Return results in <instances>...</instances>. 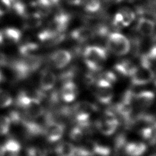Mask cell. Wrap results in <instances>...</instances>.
<instances>
[{
	"instance_id": "25",
	"label": "cell",
	"mask_w": 156,
	"mask_h": 156,
	"mask_svg": "<svg viewBox=\"0 0 156 156\" xmlns=\"http://www.w3.org/2000/svg\"><path fill=\"white\" fill-rule=\"evenodd\" d=\"M127 143V138L124 134L121 133L117 135L114 140V152L119 154L121 151H124Z\"/></svg>"
},
{
	"instance_id": "34",
	"label": "cell",
	"mask_w": 156,
	"mask_h": 156,
	"mask_svg": "<svg viewBox=\"0 0 156 156\" xmlns=\"http://www.w3.org/2000/svg\"><path fill=\"white\" fill-rule=\"evenodd\" d=\"M83 81L85 85L90 86L96 82V77L93 75V73H88L85 75Z\"/></svg>"
},
{
	"instance_id": "42",
	"label": "cell",
	"mask_w": 156,
	"mask_h": 156,
	"mask_svg": "<svg viewBox=\"0 0 156 156\" xmlns=\"http://www.w3.org/2000/svg\"><path fill=\"white\" fill-rule=\"evenodd\" d=\"M129 1H135V0H129Z\"/></svg>"
},
{
	"instance_id": "1",
	"label": "cell",
	"mask_w": 156,
	"mask_h": 156,
	"mask_svg": "<svg viewBox=\"0 0 156 156\" xmlns=\"http://www.w3.org/2000/svg\"><path fill=\"white\" fill-rule=\"evenodd\" d=\"M41 63V57L35 55L15 60L9 64L16 77L19 80H23L36 71Z\"/></svg>"
},
{
	"instance_id": "8",
	"label": "cell",
	"mask_w": 156,
	"mask_h": 156,
	"mask_svg": "<svg viewBox=\"0 0 156 156\" xmlns=\"http://www.w3.org/2000/svg\"><path fill=\"white\" fill-rule=\"evenodd\" d=\"M70 19L69 14L63 11H59L49 21L46 29L55 34H63L68 26Z\"/></svg>"
},
{
	"instance_id": "13",
	"label": "cell",
	"mask_w": 156,
	"mask_h": 156,
	"mask_svg": "<svg viewBox=\"0 0 156 156\" xmlns=\"http://www.w3.org/2000/svg\"><path fill=\"white\" fill-rule=\"evenodd\" d=\"M56 80V76L52 71L48 69L43 70L40 77V90L44 92L51 90L54 87Z\"/></svg>"
},
{
	"instance_id": "7",
	"label": "cell",
	"mask_w": 156,
	"mask_h": 156,
	"mask_svg": "<svg viewBox=\"0 0 156 156\" xmlns=\"http://www.w3.org/2000/svg\"><path fill=\"white\" fill-rule=\"evenodd\" d=\"M154 74L151 68L139 66H135L130 77L133 85H144L149 83L154 78Z\"/></svg>"
},
{
	"instance_id": "17",
	"label": "cell",
	"mask_w": 156,
	"mask_h": 156,
	"mask_svg": "<svg viewBox=\"0 0 156 156\" xmlns=\"http://www.w3.org/2000/svg\"><path fill=\"white\" fill-rule=\"evenodd\" d=\"M146 144L141 142L127 143L124 152L128 156H141L146 151Z\"/></svg>"
},
{
	"instance_id": "16",
	"label": "cell",
	"mask_w": 156,
	"mask_h": 156,
	"mask_svg": "<svg viewBox=\"0 0 156 156\" xmlns=\"http://www.w3.org/2000/svg\"><path fill=\"white\" fill-rule=\"evenodd\" d=\"M154 100V94L149 90H144L135 94L134 102L139 107L145 108L150 107Z\"/></svg>"
},
{
	"instance_id": "22",
	"label": "cell",
	"mask_w": 156,
	"mask_h": 156,
	"mask_svg": "<svg viewBox=\"0 0 156 156\" xmlns=\"http://www.w3.org/2000/svg\"><path fill=\"white\" fill-rule=\"evenodd\" d=\"M140 134L141 137L148 141L151 145L155 143V126H144L140 130Z\"/></svg>"
},
{
	"instance_id": "40",
	"label": "cell",
	"mask_w": 156,
	"mask_h": 156,
	"mask_svg": "<svg viewBox=\"0 0 156 156\" xmlns=\"http://www.w3.org/2000/svg\"><path fill=\"white\" fill-rule=\"evenodd\" d=\"M4 13H5V12L0 7V21L3 18L4 16Z\"/></svg>"
},
{
	"instance_id": "12",
	"label": "cell",
	"mask_w": 156,
	"mask_h": 156,
	"mask_svg": "<svg viewBox=\"0 0 156 156\" xmlns=\"http://www.w3.org/2000/svg\"><path fill=\"white\" fill-rule=\"evenodd\" d=\"M78 88L73 81L63 82L60 91L61 99L65 102H71L77 97Z\"/></svg>"
},
{
	"instance_id": "38",
	"label": "cell",
	"mask_w": 156,
	"mask_h": 156,
	"mask_svg": "<svg viewBox=\"0 0 156 156\" xmlns=\"http://www.w3.org/2000/svg\"><path fill=\"white\" fill-rule=\"evenodd\" d=\"M5 80V76L3 74V73L0 70V84L3 83Z\"/></svg>"
},
{
	"instance_id": "5",
	"label": "cell",
	"mask_w": 156,
	"mask_h": 156,
	"mask_svg": "<svg viewBox=\"0 0 156 156\" xmlns=\"http://www.w3.org/2000/svg\"><path fill=\"white\" fill-rule=\"evenodd\" d=\"M107 48L115 55H124L129 52L130 43L124 35L118 32H113L107 37Z\"/></svg>"
},
{
	"instance_id": "37",
	"label": "cell",
	"mask_w": 156,
	"mask_h": 156,
	"mask_svg": "<svg viewBox=\"0 0 156 156\" xmlns=\"http://www.w3.org/2000/svg\"><path fill=\"white\" fill-rule=\"evenodd\" d=\"M6 151L4 149L3 144H0V156H5Z\"/></svg>"
},
{
	"instance_id": "33",
	"label": "cell",
	"mask_w": 156,
	"mask_h": 156,
	"mask_svg": "<svg viewBox=\"0 0 156 156\" xmlns=\"http://www.w3.org/2000/svg\"><path fill=\"white\" fill-rule=\"evenodd\" d=\"M76 69L74 68H70L63 71L60 75V79L63 82L68 81H72V79L75 76Z\"/></svg>"
},
{
	"instance_id": "24",
	"label": "cell",
	"mask_w": 156,
	"mask_h": 156,
	"mask_svg": "<svg viewBox=\"0 0 156 156\" xmlns=\"http://www.w3.org/2000/svg\"><path fill=\"white\" fill-rule=\"evenodd\" d=\"M122 18V23L124 27L129 26L135 19V13L129 7H124L121 9L119 11Z\"/></svg>"
},
{
	"instance_id": "14",
	"label": "cell",
	"mask_w": 156,
	"mask_h": 156,
	"mask_svg": "<svg viewBox=\"0 0 156 156\" xmlns=\"http://www.w3.org/2000/svg\"><path fill=\"white\" fill-rule=\"evenodd\" d=\"M94 36H95L94 30L88 27L77 28L70 33L71 38L78 43L85 42L92 38Z\"/></svg>"
},
{
	"instance_id": "27",
	"label": "cell",
	"mask_w": 156,
	"mask_h": 156,
	"mask_svg": "<svg viewBox=\"0 0 156 156\" xmlns=\"http://www.w3.org/2000/svg\"><path fill=\"white\" fill-rule=\"evenodd\" d=\"M13 102L11 94L5 90L0 88V107L5 108L10 106Z\"/></svg>"
},
{
	"instance_id": "39",
	"label": "cell",
	"mask_w": 156,
	"mask_h": 156,
	"mask_svg": "<svg viewBox=\"0 0 156 156\" xmlns=\"http://www.w3.org/2000/svg\"><path fill=\"white\" fill-rule=\"evenodd\" d=\"M105 1L109 2V3H112V4H117V3H119L120 2H121L122 0H104Z\"/></svg>"
},
{
	"instance_id": "32",
	"label": "cell",
	"mask_w": 156,
	"mask_h": 156,
	"mask_svg": "<svg viewBox=\"0 0 156 156\" xmlns=\"http://www.w3.org/2000/svg\"><path fill=\"white\" fill-rule=\"evenodd\" d=\"M98 79L104 80L108 82V83H111L112 85L113 83H115L117 80L116 74L113 72L110 71H107L102 73L101 74H99Z\"/></svg>"
},
{
	"instance_id": "19",
	"label": "cell",
	"mask_w": 156,
	"mask_h": 156,
	"mask_svg": "<svg viewBox=\"0 0 156 156\" xmlns=\"http://www.w3.org/2000/svg\"><path fill=\"white\" fill-rule=\"evenodd\" d=\"M75 147L69 142L62 141L56 145L54 150L58 156H74Z\"/></svg>"
},
{
	"instance_id": "26",
	"label": "cell",
	"mask_w": 156,
	"mask_h": 156,
	"mask_svg": "<svg viewBox=\"0 0 156 156\" xmlns=\"http://www.w3.org/2000/svg\"><path fill=\"white\" fill-rule=\"evenodd\" d=\"M100 0H85L83 2L84 9L88 13H96L101 9Z\"/></svg>"
},
{
	"instance_id": "29",
	"label": "cell",
	"mask_w": 156,
	"mask_h": 156,
	"mask_svg": "<svg viewBox=\"0 0 156 156\" xmlns=\"http://www.w3.org/2000/svg\"><path fill=\"white\" fill-rule=\"evenodd\" d=\"M11 121L8 116H0V135H7L10 128Z\"/></svg>"
},
{
	"instance_id": "35",
	"label": "cell",
	"mask_w": 156,
	"mask_h": 156,
	"mask_svg": "<svg viewBox=\"0 0 156 156\" xmlns=\"http://www.w3.org/2000/svg\"><path fill=\"white\" fill-rule=\"evenodd\" d=\"M9 61L7 57L4 54L0 52V66H7L9 64Z\"/></svg>"
},
{
	"instance_id": "23",
	"label": "cell",
	"mask_w": 156,
	"mask_h": 156,
	"mask_svg": "<svg viewBox=\"0 0 156 156\" xmlns=\"http://www.w3.org/2000/svg\"><path fill=\"white\" fill-rule=\"evenodd\" d=\"M4 149L7 152H9L10 154H18L21 150V144L20 142L13 138H10L7 140L3 144Z\"/></svg>"
},
{
	"instance_id": "15",
	"label": "cell",
	"mask_w": 156,
	"mask_h": 156,
	"mask_svg": "<svg viewBox=\"0 0 156 156\" xmlns=\"http://www.w3.org/2000/svg\"><path fill=\"white\" fill-rule=\"evenodd\" d=\"M155 24L152 20L141 16L140 17L136 24V30L139 34L144 37L152 35L154 31Z\"/></svg>"
},
{
	"instance_id": "20",
	"label": "cell",
	"mask_w": 156,
	"mask_h": 156,
	"mask_svg": "<svg viewBox=\"0 0 156 156\" xmlns=\"http://www.w3.org/2000/svg\"><path fill=\"white\" fill-rule=\"evenodd\" d=\"M24 18V27L27 29L37 28L42 23V16L38 12L28 13Z\"/></svg>"
},
{
	"instance_id": "36",
	"label": "cell",
	"mask_w": 156,
	"mask_h": 156,
	"mask_svg": "<svg viewBox=\"0 0 156 156\" xmlns=\"http://www.w3.org/2000/svg\"><path fill=\"white\" fill-rule=\"evenodd\" d=\"M69 4L73 5H80L82 0H65Z\"/></svg>"
},
{
	"instance_id": "41",
	"label": "cell",
	"mask_w": 156,
	"mask_h": 156,
	"mask_svg": "<svg viewBox=\"0 0 156 156\" xmlns=\"http://www.w3.org/2000/svg\"><path fill=\"white\" fill-rule=\"evenodd\" d=\"M11 156H20V155H18V154H13V155H12Z\"/></svg>"
},
{
	"instance_id": "43",
	"label": "cell",
	"mask_w": 156,
	"mask_h": 156,
	"mask_svg": "<svg viewBox=\"0 0 156 156\" xmlns=\"http://www.w3.org/2000/svg\"><path fill=\"white\" fill-rule=\"evenodd\" d=\"M151 156H155V155H154H154H151Z\"/></svg>"
},
{
	"instance_id": "10",
	"label": "cell",
	"mask_w": 156,
	"mask_h": 156,
	"mask_svg": "<svg viewBox=\"0 0 156 156\" xmlns=\"http://www.w3.org/2000/svg\"><path fill=\"white\" fill-rule=\"evenodd\" d=\"M44 127V135L46 140L51 143L59 140L62 137L65 131L64 124L54 120L45 122Z\"/></svg>"
},
{
	"instance_id": "21",
	"label": "cell",
	"mask_w": 156,
	"mask_h": 156,
	"mask_svg": "<svg viewBox=\"0 0 156 156\" xmlns=\"http://www.w3.org/2000/svg\"><path fill=\"white\" fill-rule=\"evenodd\" d=\"M39 46L34 42H27L19 47V53L23 57L35 55L38 51Z\"/></svg>"
},
{
	"instance_id": "28",
	"label": "cell",
	"mask_w": 156,
	"mask_h": 156,
	"mask_svg": "<svg viewBox=\"0 0 156 156\" xmlns=\"http://www.w3.org/2000/svg\"><path fill=\"white\" fill-rule=\"evenodd\" d=\"M94 155L100 156H108L111 154V149L108 146L106 145L94 141Z\"/></svg>"
},
{
	"instance_id": "18",
	"label": "cell",
	"mask_w": 156,
	"mask_h": 156,
	"mask_svg": "<svg viewBox=\"0 0 156 156\" xmlns=\"http://www.w3.org/2000/svg\"><path fill=\"white\" fill-rule=\"evenodd\" d=\"M135 66H136L133 65L132 62L124 59L116 63L114 66V69L121 76L130 77Z\"/></svg>"
},
{
	"instance_id": "6",
	"label": "cell",
	"mask_w": 156,
	"mask_h": 156,
	"mask_svg": "<svg viewBox=\"0 0 156 156\" xmlns=\"http://www.w3.org/2000/svg\"><path fill=\"white\" fill-rule=\"evenodd\" d=\"M119 125V121L115 113L112 110H105L101 118L98 119L95 126L103 135L110 136L115 133Z\"/></svg>"
},
{
	"instance_id": "11",
	"label": "cell",
	"mask_w": 156,
	"mask_h": 156,
	"mask_svg": "<svg viewBox=\"0 0 156 156\" xmlns=\"http://www.w3.org/2000/svg\"><path fill=\"white\" fill-rule=\"evenodd\" d=\"M71 53L65 49H59L53 52L51 55V60L54 66L58 69L65 68L71 60Z\"/></svg>"
},
{
	"instance_id": "4",
	"label": "cell",
	"mask_w": 156,
	"mask_h": 156,
	"mask_svg": "<svg viewBox=\"0 0 156 156\" xmlns=\"http://www.w3.org/2000/svg\"><path fill=\"white\" fill-rule=\"evenodd\" d=\"M97 110V107L87 101H81L76 104L72 107L73 113L77 126L80 128H85L91 125L90 118L91 114Z\"/></svg>"
},
{
	"instance_id": "3",
	"label": "cell",
	"mask_w": 156,
	"mask_h": 156,
	"mask_svg": "<svg viewBox=\"0 0 156 156\" xmlns=\"http://www.w3.org/2000/svg\"><path fill=\"white\" fill-rule=\"evenodd\" d=\"M85 63L91 72L101 71L107 59V53L105 48L99 46H89L83 52Z\"/></svg>"
},
{
	"instance_id": "9",
	"label": "cell",
	"mask_w": 156,
	"mask_h": 156,
	"mask_svg": "<svg viewBox=\"0 0 156 156\" xmlns=\"http://www.w3.org/2000/svg\"><path fill=\"white\" fill-rule=\"evenodd\" d=\"M95 95L98 101L102 104H110L113 97L112 85L104 80L98 79L96 82Z\"/></svg>"
},
{
	"instance_id": "2",
	"label": "cell",
	"mask_w": 156,
	"mask_h": 156,
	"mask_svg": "<svg viewBox=\"0 0 156 156\" xmlns=\"http://www.w3.org/2000/svg\"><path fill=\"white\" fill-rule=\"evenodd\" d=\"M16 104L24 110L25 116L30 119H37L44 114V108L41 102L24 91H21L18 94Z\"/></svg>"
},
{
	"instance_id": "30",
	"label": "cell",
	"mask_w": 156,
	"mask_h": 156,
	"mask_svg": "<svg viewBox=\"0 0 156 156\" xmlns=\"http://www.w3.org/2000/svg\"><path fill=\"white\" fill-rule=\"evenodd\" d=\"M27 156H48L46 149L38 146H30L26 149Z\"/></svg>"
},
{
	"instance_id": "31",
	"label": "cell",
	"mask_w": 156,
	"mask_h": 156,
	"mask_svg": "<svg viewBox=\"0 0 156 156\" xmlns=\"http://www.w3.org/2000/svg\"><path fill=\"white\" fill-rule=\"evenodd\" d=\"M84 132L82 129L79 127L78 126L74 127L69 132V137L70 138L76 142H79L82 141L84 136Z\"/></svg>"
}]
</instances>
